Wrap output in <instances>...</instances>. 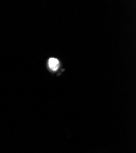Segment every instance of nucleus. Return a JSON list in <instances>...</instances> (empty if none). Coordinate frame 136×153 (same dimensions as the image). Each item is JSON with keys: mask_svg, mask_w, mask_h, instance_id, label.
Returning <instances> with one entry per match:
<instances>
[{"mask_svg": "<svg viewBox=\"0 0 136 153\" xmlns=\"http://www.w3.org/2000/svg\"><path fill=\"white\" fill-rule=\"evenodd\" d=\"M48 66L52 71H56L59 67V61L56 58H51L48 60Z\"/></svg>", "mask_w": 136, "mask_h": 153, "instance_id": "nucleus-1", "label": "nucleus"}]
</instances>
